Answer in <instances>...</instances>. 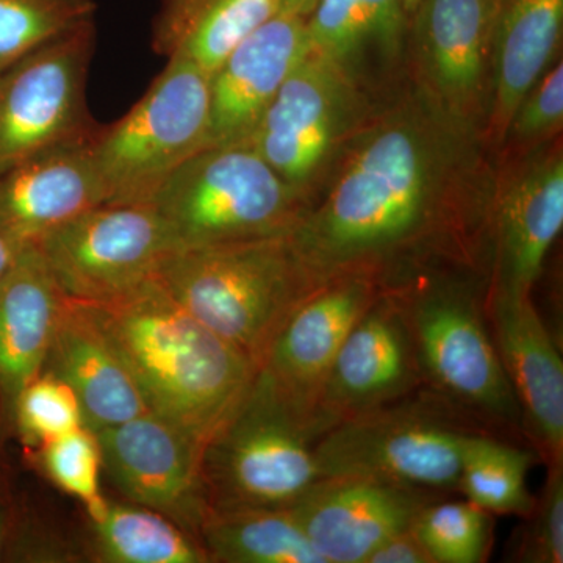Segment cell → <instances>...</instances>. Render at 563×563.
<instances>
[{
	"instance_id": "cell-21",
	"label": "cell",
	"mask_w": 563,
	"mask_h": 563,
	"mask_svg": "<svg viewBox=\"0 0 563 563\" xmlns=\"http://www.w3.org/2000/svg\"><path fill=\"white\" fill-rule=\"evenodd\" d=\"M65 299L38 246H22L0 279V439L5 442L18 396L43 373Z\"/></svg>"
},
{
	"instance_id": "cell-34",
	"label": "cell",
	"mask_w": 563,
	"mask_h": 563,
	"mask_svg": "<svg viewBox=\"0 0 563 563\" xmlns=\"http://www.w3.org/2000/svg\"><path fill=\"white\" fill-rule=\"evenodd\" d=\"M529 517L531 525L518 544L517 558L526 563L563 562L562 463H550L547 487Z\"/></svg>"
},
{
	"instance_id": "cell-15",
	"label": "cell",
	"mask_w": 563,
	"mask_h": 563,
	"mask_svg": "<svg viewBox=\"0 0 563 563\" xmlns=\"http://www.w3.org/2000/svg\"><path fill=\"white\" fill-rule=\"evenodd\" d=\"M493 291L531 296L548 252L563 228V155L561 146L533 154L501 184H495Z\"/></svg>"
},
{
	"instance_id": "cell-38",
	"label": "cell",
	"mask_w": 563,
	"mask_h": 563,
	"mask_svg": "<svg viewBox=\"0 0 563 563\" xmlns=\"http://www.w3.org/2000/svg\"><path fill=\"white\" fill-rule=\"evenodd\" d=\"M22 498L13 490V485H7L0 490V563L5 561L11 533L16 525Z\"/></svg>"
},
{
	"instance_id": "cell-32",
	"label": "cell",
	"mask_w": 563,
	"mask_h": 563,
	"mask_svg": "<svg viewBox=\"0 0 563 563\" xmlns=\"http://www.w3.org/2000/svg\"><path fill=\"white\" fill-rule=\"evenodd\" d=\"M306 25L312 52L354 74L368 41L358 0H318Z\"/></svg>"
},
{
	"instance_id": "cell-33",
	"label": "cell",
	"mask_w": 563,
	"mask_h": 563,
	"mask_svg": "<svg viewBox=\"0 0 563 563\" xmlns=\"http://www.w3.org/2000/svg\"><path fill=\"white\" fill-rule=\"evenodd\" d=\"M13 563H81L80 533H70L22 499L5 561Z\"/></svg>"
},
{
	"instance_id": "cell-42",
	"label": "cell",
	"mask_w": 563,
	"mask_h": 563,
	"mask_svg": "<svg viewBox=\"0 0 563 563\" xmlns=\"http://www.w3.org/2000/svg\"><path fill=\"white\" fill-rule=\"evenodd\" d=\"M506 0H485V7H487L488 21H490L492 32L493 25H495L496 18H498L499 11H501Z\"/></svg>"
},
{
	"instance_id": "cell-13",
	"label": "cell",
	"mask_w": 563,
	"mask_h": 563,
	"mask_svg": "<svg viewBox=\"0 0 563 563\" xmlns=\"http://www.w3.org/2000/svg\"><path fill=\"white\" fill-rule=\"evenodd\" d=\"M410 16L420 90L451 120L479 133L490 107L485 0H421Z\"/></svg>"
},
{
	"instance_id": "cell-20",
	"label": "cell",
	"mask_w": 563,
	"mask_h": 563,
	"mask_svg": "<svg viewBox=\"0 0 563 563\" xmlns=\"http://www.w3.org/2000/svg\"><path fill=\"white\" fill-rule=\"evenodd\" d=\"M92 140L40 152L0 174V231L22 246L38 243L84 211L107 203Z\"/></svg>"
},
{
	"instance_id": "cell-16",
	"label": "cell",
	"mask_w": 563,
	"mask_h": 563,
	"mask_svg": "<svg viewBox=\"0 0 563 563\" xmlns=\"http://www.w3.org/2000/svg\"><path fill=\"white\" fill-rule=\"evenodd\" d=\"M431 493L368 477H324L291 506L324 563H366L396 533L412 528Z\"/></svg>"
},
{
	"instance_id": "cell-2",
	"label": "cell",
	"mask_w": 563,
	"mask_h": 563,
	"mask_svg": "<svg viewBox=\"0 0 563 563\" xmlns=\"http://www.w3.org/2000/svg\"><path fill=\"white\" fill-rule=\"evenodd\" d=\"M99 309L150 412L206 444L257 366L187 312L157 276Z\"/></svg>"
},
{
	"instance_id": "cell-37",
	"label": "cell",
	"mask_w": 563,
	"mask_h": 563,
	"mask_svg": "<svg viewBox=\"0 0 563 563\" xmlns=\"http://www.w3.org/2000/svg\"><path fill=\"white\" fill-rule=\"evenodd\" d=\"M366 563H432L412 528L380 544Z\"/></svg>"
},
{
	"instance_id": "cell-24",
	"label": "cell",
	"mask_w": 563,
	"mask_h": 563,
	"mask_svg": "<svg viewBox=\"0 0 563 563\" xmlns=\"http://www.w3.org/2000/svg\"><path fill=\"white\" fill-rule=\"evenodd\" d=\"M279 11L280 0H162L152 24V47L211 74Z\"/></svg>"
},
{
	"instance_id": "cell-18",
	"label": "cell",
	"mask_w": 563,
	"mask_h": 563,
	"mask_svg": "<svg viewBox=\"0 0 563 563\" xmlns=\"http://www.w3.org/2000/svg\"><path fill=\"white\" fill-rule=\"evenodd\" d=\"M377 284L372 277L344 276L314 288L282 322L257 369L291 398L317 409L336 352L379 298Z\"/></svg>"
},
{
	"instance_id": "cell-30",
	"label": "cell",
	"mask_w": 563,
	"mask_h": 563,
	"mask_svg": "<svg viewBox=\"0 0 563 563\" xmlns=\"http://www.w3.org/2000/svg\"><path fill=\"white\" fill-rule=\"evenodd\" d=\"M25 457L44 479L81 506L101 498V446L96 432L87 426L25 451Z\"/></svg>"
},
{
	"instance_id": "cell-11",
	"label": "cell",
	"mask_w": 563,
	"mask_h": 563,
	"mask_svg": "<svg viewBox=\"0 0 563 563\" xmlns=\"http://www.w3.org/2000/svg\"><path fill=\"white\" fill-rule=\"evenodd\" d=\"M401 301L422 377L448 401L485 417L517 420L512 385L473 291L440 282Z\"/></svg>"
},
{
	"instance_id": "cell-23",
	"label": "cell",
	"mask_w": 563,
	"mask_h": 563,
	"mask_svg": "<svg viewBox=\"0 0 563 563\" xmlns=\"http://www.w3.org/2000/svg\"><path fill=\"white\" fill-rule=\"evenodd\" d=\"M563 0H506L492 32L487 135L503 143L515 110L550 69L562 43Z\"/></svg>"
},
{
	"instance_id": "cell-43",
	"label": "cell",
	"mask_w": 563,
	"mask_h": 563,
	"mask_svg": "<svg viewBox=\"0 0 563 563\" xmlns=\"http://www.w3.org/2000/svg\"><path fill=\"white\" fill-rule=\"evenodd\" d=\"M404 7H406L407 14H412L415 9H417L418 3L421 2V0H402Z\"/></svg>"
},
{
	"instance_id": "cell-14",
	"label": "cell",
	"mask_w": 563,
	"mask_h": 563,
	"mask_svg": "<svg viewBox=\"0 0 563 563\" xmlns=\"http://www.w3.org/2000/svg\"><path fill=\"white\" fill-rule=\"evenodd\" d=\"M421 379L401 298L380 292L336 352L318 391L317 409L333 428L355 415L399 401Z\"/></svg>"
},
{
	"instance_id": "cell-36",
	"label": "cell",
	"mask_w": 563,
	"mask_h": 563,
	"mask_svg": "<svg viewBox=\"0 0 563 563\" xmlns=\"http://www.w3.org/2000/svg\"><path fill=\"white\" fill-rule=\"evenodd\" d=\"M358 3L368 41H374L388 57H396L401 51L409 16L402 0H358Z\"/></svg>"
},
{
	"instance_id": "cell-41",
	"label": "cell",
	"mask_w": 563,
	"mask_h": 563,
	"mask_svg": "<svg viewBox=\"0 0 563 563\" xmlns=\"http://www.w3.org/2000/svg\"><path fill=\"white\" fill-rule=\"evenodd\" d=\"M5 440L0 439V490L11 484L9 466H7L5 455H3V444Z\"/></svg>"
},
{
	"instance_id": "cell-10",
	"label": "cell",
	"mask_w": 563,
	"mask_h": 563,
	"mask_svg": "<svg viewBox=\"0 0 563 563\" xmlns=\"http://www.w3.org/2000/svg\"><path fill=\"white\" fill-rule=\"evenodd\" d=\"M368 113L354 74L310 52L277 91L250 144L309 201L321 173Z\"/></svg>"
},
{
	"instance_id": "cell-8",
	"label": "cell",
	"mask_w": 563,
	"mask_h": 563,
	"mask_svg": "<svg viewBox=\"0 0 563 563\" xmlns=\"http://www.w3.org/2000/svg\"><path fill=\"white\" fill-rule=\"evenodd\" d=\"M95 44V21L85 22L0 70V174L101 131L87 106Z\"/></svg>"
},
{
	"instance_id": "cell-25",
	"label": "cell",
	"mask_w": 563,
	"mask_h": 563,
	"mask_svg": "<svg viewBox=\"0 0 563 563\" xmlns=\"http://www.w3.org/2000/svg\"><path fill=\"white\" fill-rule=\"evenodd\" d=\"M84 512L80 540L87 562L210 563L195 533L147 507L102 495Z\"/></svg>"
},
{
	"instance_id": "cell-6",
	"label": "cell",
	"mask_w": 563,
	"mask_h": 563,
	"mask_svg": "<svg viewBox=\"0 0 563 563\" xmlns=\"http://www.w3.org/2000/svg\"><path fill=\"white\" fill-rule=\"evenodd\" d=\"M209 124L210 74L187 58H168L129 113L92 140L107 202L150 203L163 181L207 146Z\"/></svg>"
},
{
	"instance_id": "cell-3",
	"label": "cell",
	"mask_w": 563,
	"mask_h": 563,
	"mask_svg": "<svg viewBox=\"0 0 563 563\" xmlns=\"http://www.w3.org/2000/svg\"><path fill=\"white\" fill-rule=\"evenodd\" d=\"M329 429L314 407L291 398L257 369L203 444L209 510L291 507L321 479L314 448Z\"/></svg>"
},
{
	"instance_id": "cell-22",
	"label": "cell",
	"mask_w": 563,
	"mask_h": 563,
	"mask_svg": "<svg viewBox=\"0 0 563 563\" xmlns=\"http://www.w3.org/2000/svg\"><path fill=\"white\" fill-rule=\"evenodd\" d=\"M495 343L518 409L550 463L563 457V362L531 296L492 292Z\"/></svg>"
},
{
	"instance_id": "cell-35",
	"label": "cell",
	"mask_w": 563,
	"mask_h": 563,
	"mask_svg": "<svg viewBox=\"0 0 563 563\" xmlns=\"http://www.w3.org/2000/svg\"><path fill=\"white\" fill-rule=\"evenodd\" d=\"M563 124V65L555 63L515 110L506 139L531 144L558 135Z\"/></svg>"
},
{
	"instance_id": "cell-12",
	"label": "cell",
	"mask_w": 563,
	"mask_h": 563,
	"mask_svg": "<svg viewBox=\"0 0 563 563\" xmlns=\"http://www.w3.org/2000/svg\"><path fill=\"white\" fill-rule=\"evenodd\" d=\"M95 432L102 472L122 498L165 515L198 537L209 514L201 468L203 444L154 412Z\"/></svg>"
},
{
	"instance_id": "cell-1",
	"label": "cell",
	"mask_w": 563,
	"mask_h": 563,
	"mask_svg": "<svg viewBox=\"0 0 563 563\" xmlns=\"http://www.w3.org/2000/svg\"><path fill=\"white\" fill-rule=\"evenodd\" d=\"M477 141L421 90L368 113L333 158L324 192L287 233L310 284L383 282L407 263L468 244L490 221L495 195Z\"/></svg>"
},
{
	"instance_id": "cell-4",
	"label": "cell",
	"mask_w": 563,
	"mask_h": 563,
	"mask_svg": "<svg viewBox=\"0 0 563 563\" xmlns=\"http://www.w3.org/2000/svg\"><path fill=\"white\" fill-rule=\"evenodd\" d=\"M157 277L187 312L257 368L282 322L314 290L287 235L179 250Z\"/></svg>"
},
{
	"instance_id": "cell-26",
	"label": "cell",
	"mask_w": 563,
	"mask_h": 563,
	"mask_svg": "<svg viewBox=\"0 0 563 563\" xmlns=\"http://www.w3.org/2000/svg\"><path fill=\"white\" fill-rule=\"evenodd\" d=\"M198 537L210 563H324L291 507L209 510Z\"/></svg>"
},
{
	"instance_id": "cell-39",
	"label": "cell",
	"mask_w": 563,
	"mask_h": 563,
	"mask_svg": "<svg viewBox=\"0 0 563 563\" xmlns=\"http://www.w3.org/2000/svg\"><path fill=\"white\" fill-rule=\"evenodd\" d=\"M21 250L22 244L14 242L7 233L0 231V279L9 272Z\"/></svg>"
},
{
	"instance_id": "cell-17",
	"label": "cell",
	"mask_w": 563,
	"mask_h": 563,
	"mask_svg": "<svg viewBox=\"0 0 563 563\" xmlns=\"http://www.w3.org/2000/svg\"><path fill=\"white\" fill-rule=\"evenodd\" d=\"M312 52L303 18L279 11L210 74L207 146L251 143L292 69Z\"/></svg>"
},
{
	"instance_id": "cell-27",
	"label": "cell",
	"mask_w": 563,
	"mask_h": 563,
	"mask_svg": "<svg viewBox=\"0 0 563 563\" xmlns=\"http://www.w3.org/2000/svg\"><path fill=\"white\" fill-rule=\"evenodd\" d=\"M529 451L472 433L462 455L457 490L488 514L529 517L537 499L528 490Z\"/></svg>"
},
{
	"instance_id": "cell-19",
	"label": "cell",
	"mask_w": 563,
	"mask_h": 563,
	"mask_svg": "<svg viewBox=\"0 0 563 563\" xmlns=\"http://www.w3.org/2000/svg\"><path fill=\"white\" fill-rule=\"evenodd\" d=\"M43 373L68 385L91 431L150 412L98 303L65 299Z\"/></svg>"
},
{
	"instance_id": "cell-9",
	"label": "cell",
	"mask_w": 563,
	"mask_h": 563,
	"mask_svg": "<svg viewBox=\"0 0 563 563\" xmlns=\"http://www.w3.org/2000/svg\"><path fill=\"white\" fill-rule=\"evenodd\" d=\"M33 244L66 298L99 306L157 276L177 251L152 203H101Z\"/></svg>"
},
{
	"instance_id": "cell-28",
	"label": "cell",
	"mask_w": 563,
	"mask_h": 563,
	"mask_svg": "<svg viewBox=\"0 0 563 563\" xmlns=\"http://www.w3.org/2000/svg\"><path fill=\"white\" fill-rule=\"evenodd\" d=\"M95 0H0V70L41 44L95 21Z\"/></svg>"
},
{
	"instance_id": "cell-7",
	"label": "cell",
	"mask_w": 563,
	"mask_h": 563,
	"mask_svg": "<svg viewBox=\"0 0 563 563\" xmlns=\"http://www.w3.org/2000/svg\"><path fill=\"white\" fill-rule=\"evenodd\" d=\"M472 431L444 409L395 401L329 429L314 448L324 477H368L426 493L457 490Z\"/></svg>"
},
{
	"instance_id": "cell-5",
	"label": "cell",
	"mask_w": 563,
	"mask_h": 563,
	"mask_svg": "<svg viewBox=\"0 0 563 563\" xmlns=\"http://www.w3.org/2000/svg\"><path fill=\"white\" fill-rule=\"evenodd\" d=\"M177 251L287 235L307 196L287 184L250 143L196 152L150 202Z\"/></svg>"
},
{
	"instance_id": "cell-31",
	"label": "cell",
	"mask_w": 563,
	"mask_h": 563,
	"mask_svg": "<svg viewBox=\"0 0 563 563\" xmlns=\"http://www.w3.org/2000/svg\"><path fill=\"white\" fill-rule=\"evenodd\" d=\"M81 426L84 415L73 390L52 374L41 373L18 396L11 439L32 451Z\"/></svg>"
},
{
	"instance_id": "cell-40",
	"label": "cell",
	"mask_w": 563,
	"mask_h": 563,
	"mask_svg": "<svg viewBox=\"0 0 563 563\" xmlns=\"http://www.w3.org/2000/svg\"><path fill=\"white\" fill-rule=\"evenodd\" d=\"M317 3L318 0H280V11L307 20L314 7H317Z\"/></svg>"
},
{
	"instance_id": "cell-29",
	"label": "cell",
	"mask_w": 563,
	"mask_h": 563,
	"mask_svg": "<svg viewBox=\"0 0 563 563\" xmlns=\"http://www.w3.org/2000/svg\"><path fill=\"white\" fill-rule=\"evenodd\" d=\"M492 529V514L470 501H429L412 525L432 563L484 562Z\"/></svg>"
}]
</instances>
